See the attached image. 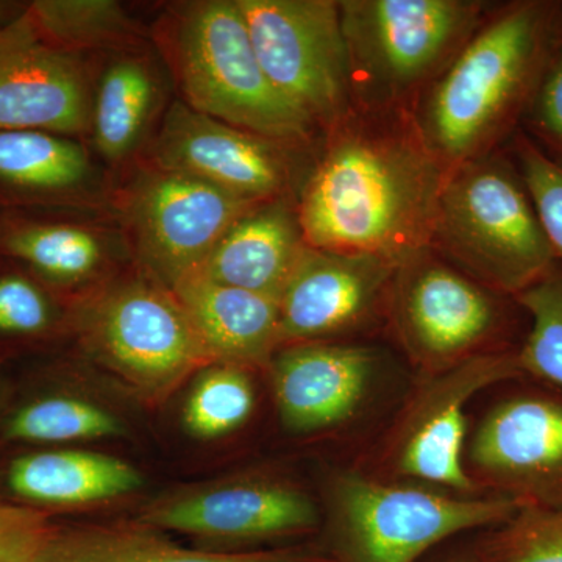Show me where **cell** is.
I'll return each mask as SVG.
<instances>
[{"mask_svg":"<svg viewBox=\"0 0 562 562\" xmlns=\"http://www.w3.org/2000/svg\"><path fill=\"white\" fill-rule=\"evenodd\" d=\"M436 155L387 133L331 144L303 191L299 224L312 249L405 265L431 241L443 181Z\"/></svg>","mask_w":562,"mask_h":562,"instance_id":"obj_1","label":"cell"},{"mask_svg":"<svg viewBox=\"0 0 562 562\" xmlns=\"http://www.w3.org/2000/svg\"><path fill=\"white\" fill-rule=\"evenodd\" d=\"M157 38L191 110L276 143L313 132L262 70L235 0L177 3Z\"/></svg>","mask_w":562,"mask_h":562,"instance_id":"obj_2","label":"cell"},{"mask_svg":"<svg viewBox=\"0 0 562 562\" xmlns=\"http://www.w3.org/2000/svg\"><path fill=\"white\" fill-rule=\"evenodd\" d=\"M330 505L331 562H420L447 539L501 527L527 506L508 495L446 494L357 472L335 480Z\"/></svg>","mask_w":562,"mask_h":562,"instance_id":"obj_3","label":"cell"},{"mask_svg":"<svg viewBox=\"0 0 562 562\" xmlns=\"http://www.w3.org/2000/svg\"><path fill=\"white\" fill-rule=\"evenodd\" d=\"M431 239L514 295L543 279L557 258L522 177L498 160L465 161L443 181Z\"/></svg>","mask_w":562,"mask_h":562,"instance_id":"obj_4","label":"cell"},{"mask_svg":"<svg viewBox=\"0 0 562 562\" xmlns=\"http://www.w3.org/2000/svg\"><path fill=\"white\" fill-rule=\"evenodd\" d=\"M550 22L549 7L522 3L464 47L428 102L425 133L432 154L465 160L501 127L541 65Z\"/></svg>","mask_w":562,"mask_h":562,"instance_id":"obj_5","label":"cell"},{"mask_svg":"<svg viewBox=\"0 0 562 562\" xmlns=\"http://www.w3.org/2000/svg\"><path fill=\"white\" fill-rule=\"evenodd\" d=\"M276 90L312 124L342 116L351 90L339 2L235 0Z\"/></svg>","mask_w":562,"mask_h":562,"instance_id":"obj_6","label":"cell"},{"mask_svg":"<svg viewBox=\"0 0 562 562\" xmlns=\"http://www.w3.org/2000/svg\"><path fill=\"white\" fill-rule=\"evenodd\" d=\"M83 330L99 360L147 398L160 401L213 361L176 295L146 281L105 292Z\"/></svg>","mask_w":562,"mask_h":562,"instance_id":"obj_7","label":"cell"},{"mask_svg":"<svg viewBox=\"0 0 562 562\" xmlns=\"http://www.w3.org/2000/svg\"><path fill=\"white\" fill-rule=\"evenodd\" d=\"M260 203L150 162L125 191L124 213L140 258L172 290L201 271L225 232Z\"/></svg>","mask_w":562,"mask_h":562,"instance_id":"obj_8","label":"cell"},{"mask_svg":"<svg viewBox=\"0 0 562 562\" xmlns=\"http://www.w3.org/2000/svg\"><path fill=\"white\" fill-rule=\"evenodd\" d=\"M351 83L395 94L430 72L475 20L479 7L460 0L339 2Z\"/></svg>","mask_w":562,"mask_h":562,"instance_id":"obj_9","label":"cell"},{"mask_svg":"<svg viewBox=\"0 0 562 562\" xmlns=\"http://www.w3.org/2000/svg\"><path fill=\"white\" fill-rule=\"evenodd\" d=\"M520 375L516 353L479 355L432 373L414 397L395 439V472L454 494H475V482L464 465L465 409L479 392Z\"/></svg>","mask_w":562,"mask_h":562,"instance_id":"obj_10","label":"cell"},{"mask_svg":"<svg viewBox=\"0 0 562 562\" xmlns=\"http://www.w3.org/2000/svg\"><path fill=\"white\" fill-rule=\"evenodd\" d=\"M92 95L80 54L44 38L27 7L0 25V131L60 136L91 131Z\"/></svg>","mask_w":562,"mask_h":562,"instance_id":"obj_11","label":"cell"},{"mask_svg":"<svg viewBox=\"0 0 562 562\" xmlns=\"http://www.w3.org/2000/svg\"><path fill=\"white\" fill-rule=\"evenodd\" d=\"M469 464L495 494L525 505H562V401L520 394L476 428Z\"/></svg>","mask_w":562,"mask_h":562,"instance_id":"obj_12","label":"cell"},{"mask_svg":"<svg viewBox=\"0 0 562 562\" xmlns=\"http://www.w3.org/2000/svg\"><path fill=\"white\" fill-rule=\"evenodd\" d=\"M401 266L395 288V317L414 360L432 373L473 357L497 322L490 292L468 277L436 261Z\"/></svg>","mask_w":562,"mask_h":562,"instance_id":"obj_13","label":"cell"},{"mask_svg":"<svg viewBox=\"0 0 562 562\" xmlns=\"http://www.w3.org/2000/svg\"><path fill=\"white\" fill-rule=\"evenodd\" d=\"M273 144L176 102L162 121L150 162L247 201L269 202L288 183L286 162Z\"/></svg>","mask_w":562,"mask_h":562,"instance_id":"obj_14","label":"cell"},{"mask_svg":"<svg viewBox=\"0 0 562 562\" xmlns=\"http://www.w3.org/2000/svg\"><path fill=\"white\" fill-rule=\"evenodd\" d=\"M398 269L376 255L306 247L279 299L281 344L349 330L368 316Z\"/></svg>","mask_w":562,"mask_h":562,"instance_id":"obj_15","label":"cell"},{"mask_svg":"<svg viewBox=\"0 0 562 562\" xmlns=\"http://www.w3.org/2000/svg\"><path fill=\"white\" fill-rule=\"evenodd\" d=\"M158 530L221 542H265L302 535L319 524L308 495L279 483H241L165 503L144 516Z\"/></svg>","mask_w":562,"mask_h":562,"instance_id":"obj_16","label":"cell"},{"mask_svg":"<svg viewBox=\"0 0 562 562\" xmlns=\"http://www.w3.org/2000/svg\"><path fill=\"white\" fill-rule=\"evenodd\" d=\"M375 366V351L366 347L302 344L281 351L272 383L284 427L303 435L351 419L368 395Z\"/></svg>","mask_w":562,"mask_h":562,"instance_id":"obj_17","label":"cell"},{"mask_svg":"<svg viewBox=\"0 0 562 562\" xmlns=\"http://www.w3.org/2000/svg\"><path fill=\"white\" fill-rule=\"evenodd\" d=\"M306 247L299 217L276 199L239 217L198 273L279 301Z\"/></svg>","mask_w":562,"mask_h":562,"instance_id":"obj_18","label":"cell"},{"mask_svg":"<svg viewBox=\"0 0 562 562\" xmlns=\"http://www.w3.org/2000/svg\"><path fill=\"white\" fill-rule=\"evenodd\" d=\"M211 360L224 364H265L280 341L276 299L214 283L194 273L171 290Z\"/></svg>","mask_w":562,"mask_h":562,"instance_id":"obj_19","label":"cell"},{"mask_svg":"<svg viewBox=\"0 0 562 562\" xmlns=\"http://www.w3.org/2000/svg\"><path fill=\"white\" fill-rule=\"evenodd\" d=\"M11 491L47 505H83L120 497L143 484L133 465L109 454L58 450L21 457L11 464Z\"/></svg>","mask_w":562,"mask_h":562,"instance_id":"obj_20","label":"cell"},{"mask_svg":"<svg viewBox=\"0 0 562 562\" xmlns=\"http://www.w3.org/2000/svg\"><path fill=\"white\" fill-rule=\"evenodd\" d=\"M87 151L68 136L0 131V183L33 194H74L90 183Z\"/></svg>","mask_w":562,"mask_h":562,"instance_id":"obj_21","label":"cell"},{"mask_svg":"<svg viewBox=\"0 0 562 562\" xmlns=\"http://www.w3.org/2000/svg\"><path fill=\"white\" fill-rule=\"evenodd\" d=\"M157 92L154 70L139 58H121L102 74L92 98L91 131L106 160L120 161L135 149Z\"/></svg>","mask_w":562,"mask_h":562,"instance_id":"obj_22","label":"cell"},{"mask_svg":"<svg viewBox=\"0 0 562 562\" xmlns=\"http://www.w3.org/2000/svg\"><path fill=\"white\" fill-rule=\"evenodd\" d=\"M65 562H331L297 549L203 552L173 546L147 530L83 528L70 532Z\"/></svg>","mask_w":562,"mask_h":562,"instance_id":"obj_23","label":"cell"},{"mask_svg":"<svg viewBox=\"0 0 562 562\" xmlns=\"http://www.w3.org/2000/svg\"><path fill=\"white\" fill-rule=\"evenodd\" d=\"M0 249L58 283L90 279L101 269L106 254L98 233L63 222L10 225L0 235Z\"/></svg>","mask_w":562,"mask_h":562,"instance_id":"obj_24","label":"cell"},{"mask_svg":"<svg viewBox=\"0 0 562 562\" xmlns=\"http://www.w3.org/2000/svg\"><path fill=\"white\" fill-rule=\"evenodd\" d=\"M44 38L61 49H101L133 35L131 18L113 0H36L27 7Z\"/></svg>","mask_w":562,"mask_h":562,"instance_id":"obj_25","label":"cell"},{"mask_svg":"<svg viewBox=\"0 0 562 562\" xmlns=\"http://www.w3.org/2000/svg\"><path fill=\"white\" fill-rule=\"evenodd\" d=\"M244 369L220 362L202 373L184 405L183 420L191 435L216 439L246 424L254 412L255 391Z\"/></svg>","mask_w":562,"mask_h":562,"instance_id":"obj_26","label":"cell"},{"mask_svg":"<svg viewBox=\"0 0 562 562\" xmlns=\"http://www.w3.org/2000/svg\"><path fill=\"white\" fill-rule=\"evenodd\" d=\"M7 435L21 441H85L122 435V425L117 417L94 403L49 397L33 402L14 414Z\"/></svg>","mask_w":562,"mask_h":562,"instance_id":"obj_27","label":"cell"},{"mask_svg":"<svg viewBox=\"0 0 562 562\" xmlns=\"http://www.w3.org/2000/svg\"><path fill=\"white\" fill-rule=\"evenodd\" d=\"M531 316V330L517 351L520 372L562 387V273L550 271L517 294Z\"/></svg>","mask_w":562,"mask_h":562,"instance_id":"obj_28","label":"cell"},{"mask_svg":"<svg viewBox=\"0 0 562 562\" xmlns=\"http://www.w3.org/2000/svg\"><path fill=\"white\" fill-rule=\"evenodd\" d=\"M486 562H562V505H527L482 543Z\"/></svg>","mask_w":562,"mask_h":562,"instance_id":"obj_29","label":"cell"},{"mask_svg":"<svg viewBox=\"0 0 562 562\" xmlns=\"http://www.w3.org/2000/svg\"><path fill=\"white\" fill-rule=\"evenodd\" d=\"M69 536L47 514L0 503V562H63Z\"/></svg>","mask_w":562,"mask_h":562,"instance_id":"obj_30","label":"cell"},{"mask_svg":"<svg viewBox=\"0 0 562 562\" xmlns=\"http://www.w3.org/2000/svg\"><path fill=\"white\" fill-rule=\"evenodd\" d=\"M520 177L554 257L562 258V162L530 143L519 150Z\"/></svg>","mask_w":562,"mask_h":562,"instance_id":"obj_31","label":"cell"},{"mask_svg":"<svg viewBox=\"0 0 562 562\" xmlns=\"http://www.w3.org/2000/svg\"><path fill=\"white\" fill-rule=\"evenodd\" d=\"M49 322V302L36 284L20 276L0 279V333L35 335Z\"/></svg>","mask_w":562,"mask_h":562,"instance_id":"obj_32","label":"cell"},{"mask_svg":"<svg viewBox=\"0 0 562 562\" xmlns=\"http://www.w3.org/2000/svg\"><path fill=\"white\" fill-rule=\"evenodd\" d=\"M535 121L562 149V52L543 77L535 102Z\"/></svg>","mask_w":562,"mask_h":562,"instance_id":"obj_33","label":"cell"},{"mask_svg":"<svg viewBox=\"0 0 562 562\" xmlns=\"http://www.w3.org/2000/svg\"><path fill=\"white\" fill-rule=\"evenodd\" d=\"M430 562H486L482 554H480L479 550H473V552H453L442 554L438 560H432Z\"/></svg>","mask_w":562,"mask_h":562,"instance_id":"obj_34","label":"cell"},{"mask_svg":"<svg viewBox=\"0 0 562 562\" xmlns=\"http://www.w3.org/2000/svg\"><path fill=\"white\" fill-rule=\"evenodd\" d=\"M25 7H20L13 2H0V25L7 24L14 18L20 16Z\"/></svg>","mask_w":562,"mask_h":562,"instance_id":"obj_35","label":"cell"}]
</instances>
